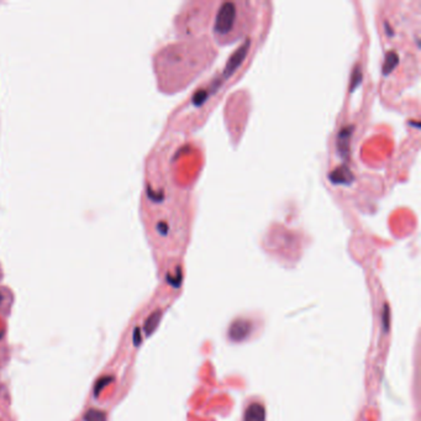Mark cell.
Masks as SVG:
<instances>
[{
  "label": "cell",
  "instance_id": "obj_1",
  "mask_svg": "<svg viewBox=\"0 0 421 421\" xmlns=\"http://www.w3.org/2000/svg\"><path fill=\"white\" fill-rule=\"evenodd\" d=\"M243 2H224L216 15L214 32L221 44L234 41L242 35L240 29L245 27L242 19L245 17Z\"/></svg>",
  "mask_w": 421,
  "mask_h": 421
},
{
  "label": "cell",
  "instance_id": "obj_2",
  "mask_svg": "<svg viewBox=\"0 0 421 421\" xmlns=\"http://www.w3.org/2000/svg\"><path fill=\"white\" fill-rule=\"evenodd\" d=\"M265 408L258 403H252L245 412L243 421H265Z\"/></svg>",
  "mask_w": 421,
  "mask_h": 421
},
{
  "label": "cell",
  "instance_id": "obj_3",
  "mask_svg": "<svg viewBox=\"0 0 421 421\" xmlns=\"http://www.w3.org/2000/svg\"><path fill=\"white\" fill-rule=\"evenodd\" d=\"M84 421H106V414L101 410L90 409L85 413Z\"/></svg>",
  "mask_w": 421,
  "mask_h": 421
},
{
  "label": "cell",
  "instance_id": "obj_4",
  "mask_svg": "<svg viewBox=\"0 0 421 421\" xmlns=\"http://www.w3.org/2000/svg\"><path fill=\"white\" fill-rule=\"evenodd\" d=\"M113 379H114V378L109 377V375H105V377L99 378L98 382L95 383V387H94V395H95V397H98L99 393H100L101 390H103L104 388L106 387V385L110 384V383L113 382Z\"/></svg>",
  "mask_w": 421,
  "mask_h": 421
},
{
  "label": "cell",
  "instance_id": "obj_5",
  "mask_svg": "<svg viewBox=\"0 0 421 421\" xmlns=\"http://www.w3.org/2000/svg\"><path fill=\"white\" fill-rule=\"evenodd\" d=\"M158 316H159L158 313L152 314V315L149 316L148 319H147L146 323H144V330H146L147 335L152 334V332H153V330L156 329L157 324H158Z\"/></svg>",
  "mask_w": 421,
  "mask_h": 421
},
{
  "label": "cell",
  "instance_id": "obj_6",
  "mask_svg": "<svg viewBox=\"0 0 421 421\" xmlns=\"http://www.w3.org/2000/svg\"><path fill=\"white\" fill-rule=\"evenodd\" d=\"M134 344H135V346H139L141 344V334L139 329H136L134 332Z\"/></svg>",
  "mask_w": 421,
  "mask_h": 421
},
{
  "label": "cell",
  "instance_id": "obj_7",
  "mask_svg": "<svg viewBox=\"0 0 421 421\" xmlns=\"http://www.w3.org/2000/svg\"><path fill=\"white\" fill-rule=\"evenodd\" d=\"M1 301H2V295H1V293H0V304H1Z\"/></svg>",
  "mask_w": 421,
  "mask_h": 421
}]
</instances>
